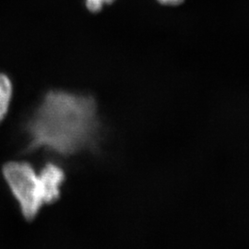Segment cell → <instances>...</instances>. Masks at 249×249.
Wrapping results in <instances>:
<instances>
[{
	"label": "cell",
	"mask_w": 249,
	"mask_h": 249,
	"mask_svg": "<svg viewBox=\"0 0 249 249\" xmlns=\"http://www.w3.org/2000/svg\"><path fill=\"white\" fill-rule=\"evenodd\" d=\"M28 151L69 156L98 141V107L93 97L65 90L46 92L25 124Z\"/></svg>",
	"instance_id": "6da1fadb"
},
{
	"label": "cell",
	"mask_w": 249,
	"mask_h": 249,
	"mask_svg": "<svg viewBox=\"0 0 249 249\" xmlns=\"http://www.w3.org/2000/svg\"><path fill=\"white\" fill-rule=\"evenodd\" d=\"M3 177L27 220L35 219L45 204L39 173L27 161H9L2 168Z\"/></svg>",
	"instance_id": "7a4b0ae2"
},
{
	"label": "cell",
	"mask_w": 249,
	"mask_h": 249,
	"mask_svg": "<svg viewBox=\"0 0 249 249\" xmlns=\"http://www.w3.org/2000/svg\"><path fill=\"white\" fill-rule=\"evenodd\" d=\"M39 175L45 204L53 203L60 196V190L65 181V172L59 165L48 162L41 169Z\"/></svg>",
	"instance_id": "3957f363"
},
{
	"label": "cell",
	"mask_w": 249,
	"mask_h": 249,
	"mask_svg": "<svg viewBox=\"0 0 249 249\" xmlns=\"http://www.w3.org/2000/svg\"><path fill=\"white\" fill-rule=\"evenodd\" d=\"M14 87L9 75L0 72V124L9 114Z\"/></svg>",
	"instance_id": "277c9868"
},
{
	"label": "cell",
	"mask_w": 249,
	"mask_h": 249,
	"mask_svg": "<svg viewBox=\"0 0 249 249\" xmlns=\"http://www.w3.org/2000/svg\"><path fill=\"white\" fill-rule=\"evenodd\" d=\"M116 0H85V6L90 12H99L108 4H112Z\"/></svg>",
	"instance_id": "5b68a950"
},
{
	"label": "cell",
	"mask_w": 249,
	"mask_h": 249,
	"mask_svg": "<svg viewBox=\"0 0 249 249\" xmlns=\"http://www.w3.org/2000/svg\"><path fill=\"white\" fill-rule=\"evenodd\" d=\"M161 5L165 6H178L184 2V0H157Z\"/></svg>",
	"instance_id": "8992f818"
}]
</instances>
